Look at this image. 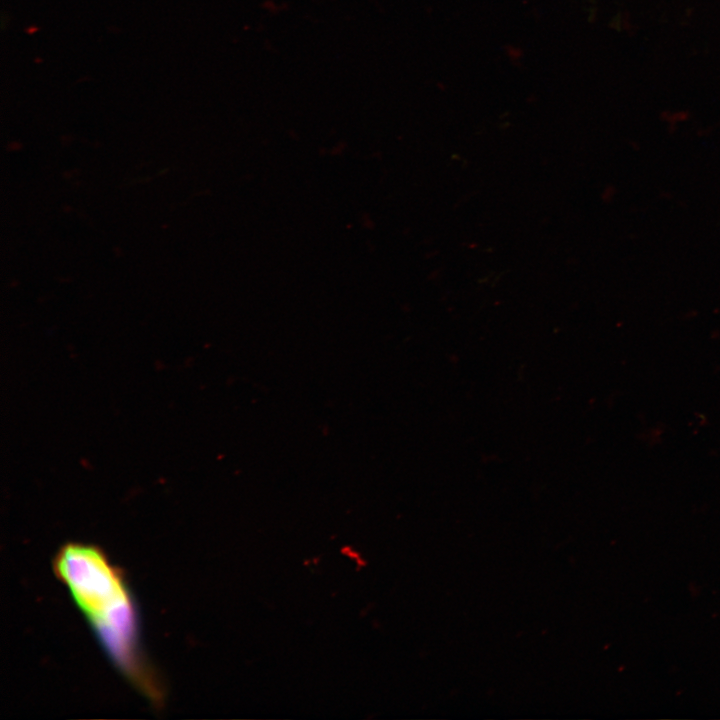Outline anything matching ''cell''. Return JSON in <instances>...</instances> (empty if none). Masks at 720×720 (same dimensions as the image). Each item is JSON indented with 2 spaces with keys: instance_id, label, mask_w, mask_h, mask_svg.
Listing matches in <instances>:
<instances>
[{
  "instance_id": "cell-1",
  "label": "cell",
  "mask_w": 720,
  "mask_h": 720,
  "mask_svg": "<svg viewBox=\"0 0 720 720\" xmlns=\"http://www.w3.org/2000/svg\"><path fill=\"white\" fill-rule=\"evenodd\" d=\"M54 570L115 663L146 693L154 695L158 689L139 655L136 611L119 570L97 547L81 543L63 546Z\"/></svg>"
}]
</instances>
